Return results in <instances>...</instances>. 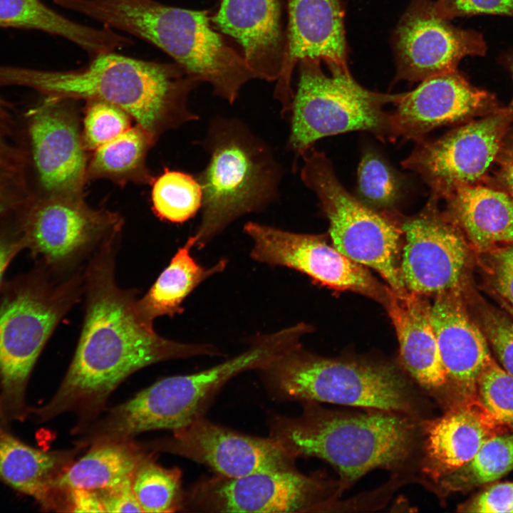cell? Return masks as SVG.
Instances as JSON below:
<instances>
[{
    "label": "cell",
    "instance_id": "cell-28",
    "mask_svg": "<svg viewBox=\"0 0 513 513\" xmlns=\"http://www.w3.org/2000/svg\"><path fill=\"white\" fill-rule=\"evenodd\" d=\"M194 246L195 241L191 236L177 251L147 292L137 299V313L147 326H153V321L160 316L181 313L183 301L194 289L225 267L223 260L209 269L198 264L190 254Z\"/></svg>",
    "mask_w": 513,
    "mask_h": 513
},
{
    "label": "cell",
    "instance_id": "cell-29",
    "mask_svg": "<svg viewBox=\"0 0 513 513\" xmlns=\"http://www.w3.org/2000/svg\"><path fill=\"white\" fill-rule=\"evenodd\" d=\"M154 141L140 126H131L93 152L87 180L105 178L119 184L150 181L145 160Z\"/></svg>",
    "mask_w": 513,
    "mask_h": 513
},
{
    "label": "cell",
    "instance_id": "cell-6",
    "mask_svg": "<svg viewBox=\"0 0 513 513\" xmlns=\"http://www.w3.org/2000/svg\"><path fill=\"white\" fill-rule=\"evenodd\" d=\"M275 399L323 402L391 412L407 407L405 385L388 366L323 358L301 346L262 370Z\"/></svg>",
    "mask_w": 513,
    "mask_h": 513
},
{
    "label": "cell",
    "instance_id": "cell-36",
    "mask_svg": "<svg viewBox=\"0 0 513 513\" xmlns=\"http://www.w3.org/2000/svg\"><path fill=\"white\" fill-rule=\"evenodd\" d=\"M435 13L450 20L475 15H494L513 18V0H437Z\"/></svg>",
    "mask_w": 513,
    "mask_h": 513
},
{
    "label": "cell",
    "instance_id": "cell-39",
    "mask_svg": "<svg viewBox=\"0 0 513 513\" xmlns=\"http://www.w3.org/2000/svg\"><path fill=\"white\" fill-rule=\"evenodd\" d=\"M493 256V285L513 311V245L499 249Z\"/></svg>",
    "mask_w": 513,
    "mask_h": 513
},
{
    "label": "cell",
    "instance_id": "cell-2",
    "mask_svg": "<svg viewBox=\"0 0 513 513\" xmlns=\"http://www.w3.org/2000/svg\"><path fill=\"white\" fill-rule=\"evenodd\" d=\"M200 83L175 62L145 61L115 51L93 56L74 70L0 66V86H27L51 98L110 103L155 140L168 129L198 119L187 99Z\"/></svg>",
    "mask_w": 513,
    "mask_h": 513
},
{
    "label": "cell",
    "instance_id": "cell-37",
    "mask_svg": "<svg viewBox=\"0 0 513 513\" xmlns=\"http://www.w3.org/2000/svg\"><path fill=\"white\" fill-rule=\"evenodd\" d=\"M484 334L501 365L513 376V321L489 312L484 316Z\"/></svg>",
    "mask_w": 513,
    "mask_h": 513
},
{
    "label": "cell",
    "instance_id": "cell-25",
    "mask_svg": "<svg viewBox=\"0 0 513 513\" xmlns=\"http://www.w3.org/2000/svg\"><path fill=\"white\" fill-rule=\"evenodd\" d=\"M80 459L73 462L56 479L55 495L73 489L106 491L130 480L147 455L133 440L93 445Z\"/></svg>",
    "mask_w": 513,
    "mask_h": 513
},
{
    "label": "cell",
    "instance_id": "cell-33",
    "mask_svg": "<svg viewBox=\"0 0 513 513\" xmlns=\"http://www.w3.org/2000/svg\"><path fill=\"white\" fill-rule=\"evenodd\" d=\"M401 184L399 177L378 153L366 150L358 168V200L374 209L393 207L399 199Z\"/></svg>",
    "mask_w": 513,
    "mask_h": 513
},
{
    "label": "cell",
    "instance_id": "cell-13",
    "mask_svg": "<svg viewBox=\"0 0 513 513\" xmlns=\"http://www.w3.org/2000/svg\"><path fill=\"white\" fill-rule=\"evenodd\" d=\"M160 43L188 75L211 84L213 93L230 104L257 78L244 57L214 31L206 11L176 8L161 27Z\"/></svg>",
    "mask_w": 513,
    "mask_h": 513
},
{
    "label": "cell",
    "instance_id": "cell-43",
    "mask_svg": "<svg viewBox=\"0 0 513 513\" xmlns=\"http://www.w3.org/2000/svg\"><path fill=\"white\" fill-rule=\"evenodd\" d=\"M25 247L26 242L24 237L21 239L0 237V285L7 266L14 256Z\"/></svg>",
    "mask_w": 513,
    "mask_h": 513
},
{
    "label": "cell",
    "instance_id": "cell-46",
    "mask_svg": "<svg viewBox=\"0 0 513 513\" xmlns=\"http://www.w3.org/2000/svg\"><path fill=\"white\" fill-rule=\"evenodd\" d=\"M4 185L0 182V214L7 209L10 205V200Z\"/></svg>",
    "mask_w": 513,
    "mask_h": 513
},
{
    "label": "cell",
    "instance_id": "cell-1",
    "mask_svg": "<svg viewBox=\"0 0 513 513\" xmlns=\"http://www.w3.org/2000/svg\"><path fill=\"white\" fill-rule=\"evenodd\" d=\"M120 234L114 232L99 245L83 274V328L58 390L38 410L43 420L74 412L78 416L74 429H81L96 419L110 394L135 372L167 360L218 354L210 346L167 339L142 322L135 291L123 289L115 280Z\"/></svg>",
    "mask_w": 513,
    "mask_h": 513
},
{
    "label": "cell",
    "instance_id": "cell-4",
    "mask_svg": "<svg viewBox=\"0 0 513 513\" xmlns=\"http://www.w3.org/2000/svg\"><path fill=\"white\" fill-rule=\"evenodd\" d=\"M301 403L299 415H274L269 423V437L296 459H322L343 479L353 481L405 456L410 439L405 419L386 411L348 415L324 410L316 402Z\"/></svg>",
    "mask_w": 513,
    "mask_h": 513
},
{
    "label": "cell",
    "instance_id": "cell-40",
    "mask_svg": "<svg viewBox=\"0 0 513 513\" xmlns=\"http://www.w3.org/2000/svg\"><path fill=\"white\" fill-rule=\"evenodd\" d=\"M133 478L118 487L98 492L105 512H143L134 494Z\"/></svg>",
    "mask_w": 513,
    "mask_h": 513
},
{
    "label": "cell",
    "instance_id": "cell-7",
    "mask_svg": "<svg viewBox=\"0 0 513 513\" xmlns=\"http://www.w3.org/2000/svg\"><path fill=\"white\" fill-rule=\"evenodd\" d=\"M301 158V181L315 194L328 219L333 246L354 262L376 271L395 293L408 292L396 261L400 227L351 195L324 152L313 147Z\"/></svg>",
    "mask_w": 513,
    "mask_h": 513
},
{
    "label": "cell",
    "instance_id": "cell-45",
    "mask_svg": "<svg viewBox=\"0 0 513 513\" xmlns=\"http://www.w3.org/2000/svg\"><path fill=\"white\" fill-rule=\"evenodd\" d=\"M497 63L509 73L513 81V48L502 52L497 58ZM508 106L513 109V97Z\"/></svg>",
    "mask_w": 513,
    "mask_h": 513
},
{
    "label": "cell",
    "instance_id": "cell-24",
    "mask_svg": "<svg viewBox=\"0 0 513 513\" xmlns=\"http://www.w3.org/2000/svg\"><path fill=\"white\" fill-rule=\"evenodd\" d=\"M445 214L478 251L513 244V197L482 183L457 188L447 198Z\"/></svg>",
    "mask_w": 513,
    "mask_h": 513
},
{
    "label": "cell",
    "instance_id": "cell-8",
    "mask_svg": "<svg viewBox=\"0 0 513 513\" xmlns=\"http://www.w3.org/2000/svg\"><path fill=\"white\" fill-rule=\"evenodd\" d=\"M83 291V275L59 285L23 287L0 305V375L6 393L21 398L26 379L61 318Z\"/></svg>",
    "mask_w": 513,
    "mask_h": 513
},
{
    "label": "cell",
    "instance_id": "cell-5",
    "mask_svg": "<svg viewBox=\"0 0 513 513\" xmlns=\"http://www.w3.org/2000/svg\"><path fill=\"white\" fill-rule=\"evenodd\" d=\"M299 63V79L294 92L287 149L302 157L320 139L351 131H368L383 140H394L390 112L398 94L367 90L349 70L326 75L321 61L304 58Z\"/></svg>",
    "mask_w": 513,
    "mask_h": 513
},
{
    "label": "cell",
    "instance_id": "cell-26",
    "mask_svg": "<svg viewBox=\"0 0 513 513\" xmlns=\"http://www.w3.org/2000/svg\"><path fill=\"white\" fill-rule=\"evenodd\" d=\"M81 447L61 452L36 450L14 437L0 435V479L46 506L54 504V484Z\"/></svg>",
    "mask_w": 513,
    "mask_h": 513
},
{
    "label": "cell",
    "instance_id": "cell-34",
    "mask_svg": "<svg viewBox=\"0 0 513 513\" xmlns=\"http://www.w3.org/2000/svg\"><path fill=\"white\" fill-rule=\"evenodd\" d=\"M476 393L498 424L513 429V376L493 358L481 372Z\"/></svg>",
    "mask_w": 513,
    "mask_h": 513
},
{
    "label": "cell",
    "instance_id": "cell-21",
    "mask_svg": "<svg viewBox=\"0 0 513 513\" xmlns=\"http://www.w3.org/2000/svg\"><path fill=\"white\" fill-rule=\"evenodd\" d=\"M212 20L241 45L257 78L278 80L286 40L279 0H221Z\"/></svg>",
    "mask_w": 513,
    "mask_h": 513
},
{
    "label": "cell",
    "instance_id": "cell-35",
    "mask_svg": "<svg viewBox=\"0 0 513 513\" xmlns=\"http://www.w3.org/2000/svg\"><path fill=\"white\" fill-rule=\"evenodd\" d=\"M86 103L81 133L87 152H93L132 126L133 119L122 109L98 100Z\"/></svg>",
    "mask_w": 513,
    "mask_h": 513
},
{
    "label": "cell",
    "instance_id": "cell-38",
    "mask_svg": "<svg viewBox=\"0 0 513 513\" xmlns=\"http://www.w3.org/2000/svg\"><path fill=\"white\" fill-rule=\"evenodd\" d=\"M467 511L482 513H513V482L494 484L467 506Z\"/></svg>",
    "mask_w": 513,
    "mask_h": 513
},
{
    "label": "cell",
    "instance_id": "cell-27",
    "mask_svg": "<svg viewBox=\"0 0 513 513\" xmlns=\"http://www.w3.org/2000/svg\"><path fill=\"white\" fill-rule=\"evenodd\" d=\"M0 26L38 30L61 36L86 51L90 56L115 50L119 34L68 19L41 0H0Z\"/></svg>",
    "mask_w": 513,
    "mask_h": 513
},
{
    "label": "cell",
    "instance_id": "cell-44",
    "mask_svg": "<svg viewBox=\"0 0 513 513\" xmlns=\"http://www.w3.org/2000/svg\"><path fill=\"white\" fill-rule=\"evenodd\" d=\"M1 101L0 100V171H6V170L13 167V166L10 164V162L11 160V152L10 148L8 147L7 143L5 140V137L4 135V130H3V126H2V115L1 114Z\"/></svg>",
    "mask_w": 513,
    "mask_h": 513
},
{
    "label": "cell",
    "instance_id": "cell-20",
    "mask_svg": "<svg viewBox=\"0 0 513 513\" xmlns=\"http://www.w3.org/2000/svg\"><path fill=\"white\" fill-rule=\"evenodd\" d=\"M430 315L447 382L462 399L476 396L479 376L492 358L485 334L468 314L456 289L437 294Z\"/></svg>",
    "mask_w": 513,
    "mask_h": 513
},
{
    "label": "cell",
    "instance_id": "cell-42",
    "mask_svg": "<svg viewBox=\"0 0 513 513\" xmlns=\"http://www.w3.org/2000/svg\"><path fill=\"white\" fill-rule=\"evenodd\" d=\"M495 163L497 182L502 190L513 197V135H507Z\"/></svg>",
    "mask_w": 513,
    "mask_h": 513
},
{
    "label": "cell",
    "instance_id": "cell-3",
    "mask_svg": "<svg viewBox=\"0 0 513 513\" xmlns=\"http://www.w3.org/2000/svg\"><path fill=\"white\" fill-rule=\"evenodd\" d=\"M203 145L209 158L197 177L202 219L192 236L199 247L237 218L279 200L283 176L273 149L238 118H212Z\"/></svg>",
    "mask_w": 513,
    "mask_h": 513
},
{
    "label": "cell",
    "instance_id": "cell-30",
    "mask_svg": "<svg viewBox=\"0 0 513 513\" xmlns=\"http://www.w3.org/2000/svg\"><path fill=\"white\" fill-rule=\"evenodd\" d=\"M513 470V434L488 439L467 464L442 477L448 490L462 491L494 482Z\"/></svg>",
    "mask_w": 513,
    "mask_h": 513
},
{
    "label": "cell",
    "instance_id": "cell-17",
    "mask_svg": "<svg viewBox=\"0 0 513 513\" xmlns=\"http://www.w3.org/2000/svg\"><path fill=\"white\" fill-rule=\"evenodd\" d=\"M390 112L395 139L417 142L435 128L464 123L499 108L491 93L473 86L457 69L427 78L398 93Z\"/></svg>",
    "mask_w": 513,
    "mask_h": 513
},
{
    "label": "cell",
    "instance_id": "cell-31",
    "mask_svg": "<svg viewBox=\"0 0 513 513\" xmlns=\"http://www.w3.org/2000/svg\"><path fill=\"white\" fill-rule=\"evenodd\" d=\"M151 202L155 214L160 219L182 223L201 209L202 187L197 177L165 168L153 180Z\"/></svg>",
    "mask_w": 513,
    "mask_h": 513
},
{
    "label": "cell",
    "instance_id": "cell-9",
    "mask_svg": "<svg viewBox=\"0 0 513 513\" xmlns=\"http://www.w3.org/2000/svg\"><path fill=\"white\" fill-rule=\"evenodd\" d=\"M512 125L513 109L499 107L439 138L418 142L402 165L420 175L431 196L445 200L460 187L483 183Z\"/></svg>",
    "mask_w": 513,
    "mask_h": 513
},
{
    "label": "cell",
    "instance_id": "cell-16",
    "mask_svg": "<svg viewBox=\"0 0 513 513\" xmlns=\"http://www.w3.org/2000/svg\"><path fill=\"white\" fill-rule=\"evenodd\" d=\"M244 229L253 241L251 256L259 262L294 269L336 290L380 295L379 286L362 265L328 244L321 236L253 222L247 223Z\"/></svg>",
    "mask_w": 513,
    "mask_h": 513
},
{
    "label": "cell",
    "instance_id": "cell-23",
    "mask_svg": "<svg viewBox=\"0 0 513 513\" xmlns=\"http://www.w3.org/2000/svg\"><path fill=\"white\" fill-rule=\"evenodd\" d=\"M387 309L398 339L403 363L422 386L435 389L447 382L430 321V306L422 296L388 290Z\"/></svg>",
    "mask_w": 513,
    "mask_h": 513
},
{
    "label": "cell",
    "instance_id": "cell-18",
    "mask_svg": "<svg viewBox=\"0 0 513 513\" xmlns=\"http://www.w3.org/2000/svg\"><path fill=\"white\" fill-rule=\"evenodd\" d=\"M71 100L47 98L29 123L35 167L50 197H83L88 181V152Z\"/></svg>",
    "mask_w": 513,
    "mask_h": 513
},
{
    "label": "cell",
    "instance_id": "cell-32",
    "mask_svg": "<svg viewBox=\"0 0 513 513\" xmlns=\"http://www.w3.org/2000/svg\"><path fill=\"white\" fill-rule=\"evenodd\" d=\"M132 487L143 512H174L183 509L180 470L162 467L148 455L138 465Z\"/></svg>",
    "mask_w": 513,
    "mask_h": 513
},
{
    "label": "cell",
    "instance_id": "cell-41",
    "mask_svg": "<svg viewBox=\"0 0 513 513\" xmlns=\"http://www.w3.org/2000/svg\"><path fill=\"white\" fill-rule=\"evenodd\" d=\"M67 511L74 512H105L100 495L97 491L73 489L61 496Z\"/></svg>",
    "mask_w": 513,
    "mask_h": 513
},
{
    "label": "cell",
    "instance_id": "cell-12",
    "mask_svg": "<svg viewBox=\"0 0 513 513\" xmlns=\"http://www.w3.org/2000/svg\"><path fill=\"white\" fill-rule=\"evenodd\" d=\"M395 81H423L457 69L467 56H484L487 45L474 29L438 16L431 0H411L393 36Z\"/></svg>",
    "mask_w": 513,
    "mask_h": 513
},
{
    "label": "cell",
    "instance_id": "cell-15",
    "mask_svg": "<svg viewBox=\"0 0 513 513\" xmlns=\"http://www.w3.org/2000/svg\"><path fill=\"white\" fill-rule=\"evenodd\" d=\"M123 224L118 213L92 208L83 197H49L31 214L24 237L47 264L68 267L94 252Z\"/></svg>",
    "mask_w": 513,
    "mask_h": 513
},
{
    "label": "cell",
    "instance_id": "cell-11",
    "mask_svg": "<svg viewBox=\"0 0 513 513\" xmlns=\"http://www.w3.org/2000/svg\"><path fill=\"white\" fill-rule=\"evenodd\" d=\"M140 445L147 451L177 455L203 464L227 477L296 468V459L274 438L244 434L204 416L171 436Z\"/></svg>",
    "mask_w": 513,
    "mask_h": 513
},
{
    "label": "cell",
    "instance_id": "cell-19",
    "mask_svg": "<svg viewBox=\"0 0 513 513\" xmlns=\"http://www.w3.org/2000/svg\"><path fill=\"white\" fill-rule=\"evenodd\" d=\"M286 3L288 28L284 56L274 96L281 104V115L289 118L294 95L292 74L300 61H323L331 73L348 68L341 0H286Z\"/></svg>",
    "mask_w": 513,
    "mask_h": 513
},
{
    "label": "cell",
    "instance_id": "cell-22",
    "mask_svg": "<svg viewBox=\"0 0 513 513\" xmlns=\"http://www.w3.org/2000/svg\"><path fill=\"white\" fill-rule=\"evenodd\" d=\"M501 426L477 395L461 399L444 415L425 425L426 469L442 478L470 462Z\"/></svg>",
    "mask_w": 513,
    "mask_h": 513
},
{
    "label": "cell",
    "instance_id": "cell-10",
    "mask_svg": "<svg viewBox=\"0 0 513 513\" xmlns=\"http://www.w3.org/2000/svg\"><path fill=\"white\" fill-rule=\"evenodd\" d=\"M327 483L296 467L239 477L214 475L184 492L183 508L201 512H302L323 502Z\"/></svg>",
    "mask_w": 513,
    "mask_h": 513
},
{
    "label": "cell",
    "instance_id": "cell-14",
    "mask_svg": "<svg viewBox=\"0 0 513 513\" xmlns=\"http://www.w3.org/2000/svg\"><path fill=\"white\" fill-rule=\"evenodd\" d=\"M438 201L430 195L423 211L400 226L405 237L400 276L407 290L420 296L455 290L467 259L463 237Z\"/></svg>",
    "mask_w": 513,
    "mask_h": 513
}]
</instances>
